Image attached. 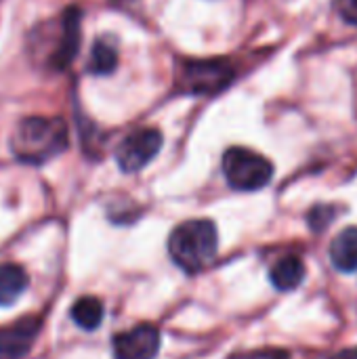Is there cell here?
<instances>
[{
	"label": "cell",
	"mask_w": 357,
	"mask_h": 359,
	"mask_svg": "<svg viewBox=\"0 0 357 359\" xmlns=\"http://www.w3.org/2000/svg\"><path fill=\"white\" fill-rule=\"evenodd\" d=\"M67 147V128L59 118H25L11 137V151L25 164H44Z\"/></svg>",
	"instance_id": "cell-1"
},
{
	"label": "cell",
	"mask_w": 357,
	"mask_h": 359,
	"mask_svg": "<svg viewBox=\"0 0 357 359\" xmlns=\"http://www.w3.org/2000/svg\"><path fill=\"white\" fill-rule=\"evenodd\" d=\"M219 250V233L213 221L194 219L175 227L168 238L170 259L187 273L202 271Z\"/></svg>",
	"instance_id": "cell-2"
},
{
	"label": "cell",
	"mask_w": 357,
	"mask_h": 359,
	"mask_svg": "<svg viewBox=\"0 0 357 359\" xmlns=\"http://www.w3.org/2000/svg\"><path fill=\"white\" fill-rule=\"evenodd\" d=\"M223 175L238 191L263 189L274 179V164L246 147H229L223 156Z\"/></svg>",
	"instance_id": "cell-3"
},
{
	"label": "cell",
	"mask_w": 357,
	"mask_h": 359,
	"mask_svg": "<svg viewBox=\"0 0 357 359\" xmlns=\"http://www.w3.org/2000/svg\"><path fill=\"white\" fill-rule=\"evenodd\" d=\"M231 78L234 67L225 59H189L181 63L177 84L189 95H210L227 86Z\"/></svg>",
	"instance_id": "cell-4"
},
{
	"label": "cell",
	"mask_w": 357,
	"mask_h": 359,
	"mask_svg": "<svg viewBox=\"0 0 357 359\" xmlns=\"http://www.w3.org/2000/svg\"><path fill=\"white\" fill-rule=\"evenodd\" d=\"M162 135L156 128H139L130 133L116 149V162L124 172H137L145 168L160 151Z\"/></svg>",
	"instance_id": "cell-5"
},
{
	"label": "cell",
	"mask_w": 357,
	"mask_h": 359,
	"mask_svg": "<svg viewBox=\"0 0 357 359\" xmlns=\"http://www.w3.org/2000/svg\"><path fill=\"white\" fill-rule=\"evenodd\" d=\"M114 359H154L160 351V330L151 324H139L114 337Z\"/></svg>",
	"instance_id": "cell-6"
},
{
	"label": "cell",
	"mask_w": 357,
	"mask_h": 359,
	"mask_svg": "<svg viewBox=\"0 0 357 359\" xmlns=\"http://www.w3.org/2000/svg\"><path fill=\"white\" fill-rule=\"evenodd\" d=\"M40 330L38 318H25L19 320L13 326L0 328V359H23Z\"/></svg>",
	"instance_id": "cell-7"
},
{
	"label": "cell",
	"mask_w": 357,
	"mask_h": 359,
	"mask_svg": "<svg viewBox=\"0 0 357 359\" xmlns=\"http://www.w3.org/2000/svg\"><path fill=\"white\" fill-rule=\"evenodd\" d=\"M80 46V13L76 8H69L61 17V29H59V40L48 55V65L55 69H63L69 65L78 53Z\"/></svg>",
	"instance_id": "cell-8"
},
{
	"label": "cell",
	"mask_w": 357,
	"mask_h": 359,
	"mask_svg": "<svg viewBox=\"0 0 357 359\" xmlns=\"http://www.w3.org/2000/svg\"><path fill=\"white\" fill-rule=\"evenodd\" d=\"M332 265L343 273H357V227L343 229L330 246Z\"/></svg>",
	"instance_id": "cell-9"
},
{
	"label": "cell",
	"mask_w": 357,
	"mask_h": 359,
	"mask_svg": "<svg viewBox=\"0 0 357 359\" xmlns=\"http://www.w3.org/2000/svg\"><path fill=\"white\" fill-rule=\"evenodd\" d=\"M305 278V265L299 257L290 255V257H282L271 269H269V280L271 284L282 290V292H290L295 288L301 286Z\"/></svg>",
	"instance_id": "cell-10"
},
{
	"label": "cell",
	"mask_w": 357,
	"mask_h": 359,
	"mask_svg": "<svg viewBox=\"0 0 357 359\" xmlns=\"http://www.w3.org/2000/svg\"><path fill=\"white\" fill-rule=\"evenodd\" d=\"M29 280L27 273L15 263L0 265V307H11L25 292Z\"/></svg>",
	"instance_id": "cell-11"
},
{
	"label": "cell",
	"mask_w": 357,
	"mask_h": 359,
	"mask_svg": "<svg viewBox=\"0 0 357 359\" xmlns=\"http://www.w3.org/2000/svg\"><path fill=\"white\" fill-rule=\"evenodd\" d=\"M118 65V46L112 38H99L93 44L90 59H88V72L97 76L112 74Z\"/></svg>",
	"instance_id": "cell-12"
},
{
	"label": "cell",
	"mask_w": 357,
	"mask_h": 359,
	"mask_svg": "<svg viewBox=\"0 0 357 359\" xmlns=\"http://www.w3.org/2000/svg\"><path fill=\"white\" fill-rule=\"evenodd\" d=\"M72 320L82 330H97L103 322V305L95 297H82L72 307Z\"/></svg>",
	"instance_id": "cell-13"
},
{
	"label": "cell",
	"mask_w": 357,
	"mask_h": 359,
	"mask_svg": "<svg viewBox=\"0 0 357 359\" xmlns=\"http://www.w3.org/2000/svg\"><path fill=\"white\" fill-rule=\"evenodd\" d=\"M335 215H337L335 206H316L309 212V225H311V229L314 231H324L330 225V221L335 219Z\"/></svg>",
	"instance_id": "cell-14"
},
{
	"label": "cell",
	"mask_w": 357,
	"mask_h": 359,
	"mask_svg": "<svg viewBox=\"0 0 357 359\" xmlns=\"http://www.w3.org/2000/svg\"><path fill=\"white\" fill-rule=\"evenodd\" d=\"M337 11L347 23L357 25V0H337Z\"/></svg>",
	"instance_id": "cell-15"
},
{
	"label": "cell",
	"mask_w": 357,
	"mask_h": 359,
	"mask_svg": "<svg viewBox=\"0 0 357 359\" xmlns=\"http://www.w3.org/2000/svg\"><path fill=\"white\" fill-rule=\"evenodd\" d=\"M236 359H290L288 353L284 351H278V349H267V351H255V353H248V355H240Z\"/></svg>",
	"instance_id": "cell-16"
},
{
	"label": "cell",
	"mask_w": 357,
	"mask_h": 359,
	"mask_svg": "<svg viewBox=\"0 0 357 359\" xmlns=\"http://www.w3.org/2000/svg\"><path fill=\"white\" fill-rule=\"evenodd\" d=\"M332 359H357V347L356 349H345V351L337 353Z\"/></svg>",
	"instance_id": "cell-17"
}]
</instances>
